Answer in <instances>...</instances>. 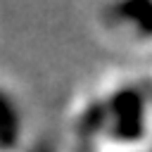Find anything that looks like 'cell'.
<instances>
[{"label": "cell", "mask_w": 152, "mask_h": 152, "mask_svg": "<svg viewBox=\"0 0 152 152\" xmlns=\"http://www.w3.org/2000/svg\"><path fill=\"white\" fill-rule=\"evenodd\" d=\"M104 119H109V135L119 142H133L145 128V100L138 90H119L104 107Z\"/></svg>", "instance_id": "cell-1"}, {"label": "cell", "mask_w": 152, "mask_h": 152, "mask_svg": "<svg viewBox=\"0 0 152 152\" xmlns=\"http://www.w3.org/2000/svg\"><path fill=\"white\" fill-rule=\"evenodd\" d=\"M21 138V116H19V107L12 100V95H7L5 90H0V150H14L19 145Z\"/></svg>", "instance_id": "cell-2"}, {"label": "cell", "mask_w": 152, "mask_h": 152, "mask_svg": "<svg viewBox=\"0 0 152 152\" xmlns=\"http://www.w3.org/2000/svg\"><path fill=\"white\" fill-rule=\"evenodd\" d=\"M121 21H131L140 36H152V2H126L114 7Z\"/></svg>", "instance_id": "cell-3"}]
</instances>
